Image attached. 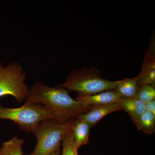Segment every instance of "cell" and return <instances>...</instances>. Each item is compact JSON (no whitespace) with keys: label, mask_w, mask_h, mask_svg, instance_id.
I'll list each match as a JSON object with an SVG mask.
<instances>
[{"label":"cell","mask_w":155,"mask_h":155,"mask_svg":"<svg viewBox=\"0 0 155 155\" xmlns=\"http://www.w3.org/2000/svg\"><path fill=\"white\" fill-rule=\"evenodd\" d=\"M119 81L107 80L102 77L98 69L84 67L72 70L67 75L65 82L58 86L77 92L78 96H85L114 89Z\"/></svg>","instance_id":"7a4b0ae2"},{"label":"cell","mask_w":155,"mask_h":155,"mask_svg":"<svg viewBox=\"0 0 155 155\" xmlns=\"http://www.w3.org/2000/svg\"><path fill=\"white\" fill-rule=\"evenodd\" d=\"M155 73V39L154 33L146 51L140 74Z\"/></svg>","instance_id":"4fadbf2b"},{"label":"cell","mask_w":155,"mask_h":155,"mask_svg":"<svg viewBox=\"0 0 155 155\" xmlns=\"http://www.w3.org/2000/svg\"><path fill=\"white\" fill-rule=\"evenodd\" d=\"M118 103L134 121L139 118L147 111L146 104L142 102L136 98L123 99L120 98Z\"/></svg>","instance_id":"9c48e42d"},{"label":"cell","mask_w":155,"mask_h":155,"mask_svg":"<svg viewBox=\"0 0 155 155\" xmlns=\"http://www.w3.org/2000/svg\"><path fill=\"white\" fill-rule=\"evenodd\" d=\"M135 98L146 104L155 100V87L150 85L140 86Z\"/></svg>","instance_id":"9a60e30c"},{"label":"cell","mask_w":155,"mask_h":155,"mask_svg":"<svg viewBox=\"0 0 155 155\" xmlns=\"http://www.w3.org/2000/svg\"><path fill=\"white\" fill-rule=\"evenodd\" d=\"M147 111L155 116V99L153 100L146 104Z\"/></svg>","instance_id":"2e32d148"},{"label":"cell","mask_w":155,"mask_h":155,"mask_svg":"<svg viewBox=\"0 0 155 155\" xmlns=\"http://www.w3.org/2000/svg\"><path fill=\"white\" fill-rule=\"evenodd\" d=\"M139 87L136 77H134L119 80L114 90L121 98L131 99L136 97Z\"/></svg>","instance_id":"30bf717a"},{"label":"cell","mask_w":155,"mask_h":155,"mask_svg":"<svg viewBox=\"0 0 155 155\" xmlns=\"http://www.w3.org/2000/svg\"><path fill=\"white\" fill-rule=\"evenodd\" d=\"M25 103L47 107L54 113L57 120L62 122L74 119L91 107L72 98L66 89L47 86L40 81L29 89Z\"/></svg>","instance_id":"6da1fadb"},{"label":"cell","mask_w":155,"mask_h":155,"mask_svg":"<svg viewBox=\"0 0 155 155\" xmlns=\"http://www.w3.org/2000/svg\"><path fill=\"white\" fill-rule=\"evenodd\" d=\"M121 110L122 109L119 103H112L91 107L86 112L78 116L88 123L91 127L108 114Z\"/></svg>","instance_id":"8992f818"},{"label":"cell","mask_w":155,"mask_h":155,"mask_svg":"<svg viewBox=\"0 0 155 155\" xmlns=\"http://www.w3.org/2000/svg\"><path fill=\"white\" fill-rule=\"evenodd\" d=\"M62 148L61 155H78L70 128L62 140Z\"/></svg>","instance_id":"5bb4252c"},{"label":"cell","mask_w":155,"mask_h":155,"mask_svg":"<svg viewBox=\"0 0 155 155\" xmlns=\"http://www.w3.org/2000/svg\"><path fill=\"white\" fill-rule=\"evenodd\" d=\"M72 119L62 122L49 119L39 123L33 133L37 139L36 145L33 152L28 155H51L60 148Z\"/></svg>","instance_id":"277c9868"},{"label":"cell","mask_w":155,"mask_h":155,"mask_svg":"<svg viewBox=\"0 0 155 155\" xmlns=\"http://www.w3.org/2000/svg\"><path fill=\"white\" fill-rule=\"evenodd\" d=\"M49 119L57 120L54 113L42 105L25 103L20 107L14 108L5 107L0 104V119L13 121L26 133L33 134L39 123Z\"/></svg>","instance_id":"3957f363"},{"label":"cell","mask_w":155,"mask_h":155,"mask_svg":"<svg viewBox=\"0 0 155 155\" xmlns=\"http://www.w3.org/2000/svg\"><path fill=\"white\" fill-rule=\"evenodd\" d=\"M24 141V140L14 136L4 142L0 148V155H24L22 146Z\"/></svg>","instance_id":"8fae6325"},{"label":"cell","mask_w":155,"mask_h":155,"mask_svg":"<svg viewBox=\"0 0 155 155\" xmlns=\"http://www.w3.org/2000/svg\"><path fill=\"white\" fill-rule=\"evenodd\" d=\"M61 155V149L59 148L54 153H53L51 155Z\"/></svg>","instance_id":"e0dca14e"},{"label":"cell","mask_w":155,"mask_h":155,"mask_svg":"<svg viewBox=\"0 0 155 155\" xmlns=\"http://www.w3.org/2000/svg\"></svg>","instance_id":"ac0fdd59"},{"label":"cell","mask_w":155,"mask_h":155,"mask_svg":"<svg viewBox=\"0 0 155 155\" xmlns=\"http://www.w3.org/2000/svg\"><path fill=\"white\" fill-rule=\"evenodd\" d=\"M26 74L22 65L12 62L4 66L0 61V98L12 96L21 104L25 102L29 89L25 83Z\"/></svg>","instance_id":"5b68a950"},{"label":"cell","mask_w":155,"mask_h":155,"mask_svg":"<svg viewBox=\"0 0 155 155\" xmlns=\"http://www.w3.org/2000/svg\"><path fill=\"white\" fill-rule=\"evenodd\" d=\"M120 98L114 89L106 91L90 96H78L76 100L87 107L102 105L112 103H118Z\"/></svg>","instance_id":"52a82bcc"},{"label":"cell","mask_w":155,"mask_h":155,"mask_svg":"<svg viewBox=\"0 0 155 155\" xmlns=\"http://www.w3.org/2000/svg\"><path fill=\"white\" fill-rule=\"evenodd\" d=\"M133 122L137 128L143 133L149 134L155 133V116L148 111H146Z\"/></svg>","instance_id":"7c38bea8"},{"label":"cell","mask_w":155,"mask_h":155,"mask_svg":"<svg viewBox=\"0 0 155 155\" xmlns=\"http://www.w3.org/2000/svg\"><path fill=\"white\" fill-rule=\"evenodd\" d=\"M91 128L88 123L78 116L72 119L70 130L77 149L89 142Z\"/></svg>","instance_id":"ba28073f"}]
</instances>
